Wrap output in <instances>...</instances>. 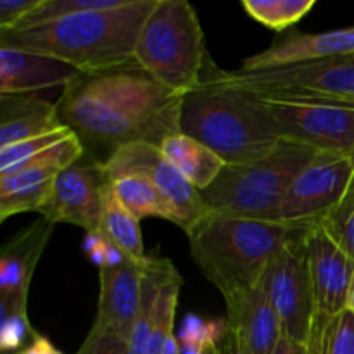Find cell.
Wrapping results in <instances>:
<instances>
[{"label":"cell","mask_w":354,"mask_h":354,"mask_svg":"<svg viewBox=\"0 0 354 354\" xmlns=\"http://www.w3.org/2000/svg\"><path fill=\"white\" fill-rule=\"evenodd\" d=\"M183 93L171 92L137 61L95 73H80L64 86L57 113L85 147L86 158L106 162L123 145L144 142L159 147L182 133Z\"/></svg>","instance_id":"6da1fadb"},{"label":"cell","mask_w":354,"mask_h":354,"mask_svg":"<svg viewBox=\"0 0 354 354\" xmlns=\"http://www.w3.org/2000/svg\"><path fill=\"white\" fill-rule=\"evenodd\" d=\"M156 0H127L109 10L78 12L28 30L0 33V44L50 55L80 73H95L135 61L138 33Z\"/></svg>","instance_id":"7a4b0ae2"},{"label":"cell","mask_w":354,"mask_h":354,"mask_svg":"<svg viewBox=\"0 0 354 354\" xmlns=\"http://www.w3.org/2000/svg\"><path fill=\"white\" fill-rule=\"evenodd\" d=\"M310 227L209 213L187 237L197 268L227 301L254 289L273 259Z\"/></svg>","instance_id":"3957f363"},{"label":"cell","mask_w":354,"mask_h":354,"mask_svg":"<svg viewBox=\"0 0 354 354\" xmlns=\"http://www.w3.org/2000/svg\"><path fill=\"white\" fill-rule=\"evenodd\" d=\"M180 130L211 149L225 165L254 162L282 142L258 99L206 76L183 93Z\"/></svg>","instance_id":"277c9868"},{"label":"cell","mask_w":354,"mask_h":354,"mask_svg":"<svg viewBox=\"0 0 354 354\" xmlns=\"http://www.w3.org/2000/svg\"><path fill=\"white\" fill-rule=\"evenodd\" d=\"M317 151L282 140L268 156L248 165H227L207 189L201 190L207 211L249 220L279 221L287 190Z\"/></svg>","instance_id":"5b68a950"},{"label":"cell","mask_w":354,"mask_h":354,"mask_svg":"<svg viewBox=\"0 0 354 354\" xmlns=\"http://www.w3.org/2000/svg\"><path fill=\"white\" fill-rule=\"evenodd\" d=\"M135 61L171 92L199 86L211 57L196 9L187 0H156L138 33Z\"/></svg>","instance_id":"8992f818"},{"label":"cell","mask_w":354,"mask_h":354,"mask_svg":"<svg viewBox=\"0 0 354 354\" xmlns=\"http://www.w3.org/2000/svg\"><path fill=\"white\" fill-rule=\"evenodd\" d=\"M204 76L254 97H297L354 102V55L261 71H223L209 61Z\"/></svg>","instance_id":"52a82bcc"},{"label":"cell","mask_w":354,"mask_h":354,"mask_svg":"<svg viewBox=\"0 0 354 354\" xmlns=\"http://www.w3.org/2000/svg\"><path fill=\"white\" fill-rule=\"evenodd\" d=\"M254 99L268 111L282 140L306 145L317 152H354V102L297 97Z\"/></svg>","instance_id":"ba28073f"},{"label":"cell","mask_w":354,"mask_h":354,"mask_svg":"<svg viewBox=\"0 0 354 354\" xmlns=\"http://www.w3.org/2000/svg\"><path fill=\"white\" fill-rule=\"evenodd\" d=\"M107 180L128 175H144L158 187L173 214V223L189 234L206 214L201 190L196 189L165 156L159 147L144 142L123 145L102 165Z\"/></svg>","instance_id":"9c48e42d"},{"label":"cell","mask_w":354,"mask_h":354,"mask_svg":"<svg viewBox=\"0 0 354 354\" xmlns=\"http://www.w3.org/2000/svg\"><path fill=\"white\" fill-rule=\"evenodd\" d=\"M353 182V154L317 152L287 190L279 211V221L318 225L342 203Z\"/></svg>","instance_id":"30bf717a"},{"label":"cell","mask_w":354,"mask_h":354,"mask_svg":"<svg viewBox=\"0 0 354 354\" xmlns=\"http://www.w3.org/2000/svg\"><path fill=\"white\" fill-rule=\"evenodd\" d=\"M313 227L294 239L266 272L270 303L279 317L282 334L306 348L317 318L306 258V237Z\"/></svg>","instance_id":"8fae6325"},{"label":"cell","mask_w":354,"mask_h":354,"mask_svg":"<svg viewBox=\"0 0 354 354\" xmlns=\"http://www.w3.org/2000/svg\"><path fill=\"white\" fill-rule=\"evenodd\" d=\"M102 162L83 158L59 173L40 216L55 223H69L85 232L100 230L102 194L107 187Z\"/></svg>","instance_id":"7c38bea8"},{"label":"cell","mask_w":354,"mask_h":354,"mask_svg":"<svg viewBox=\"0 0 354 354\" xmlns=\"http://www.w3.org/2000/svg\"><path fill=\"white\" fill-rule=\"evenodd\" d=\"M227 303V335L223 354H273L282 337L279 317L270 303L266 275L249 292Z\"/></svg>","instance_id":"4fadbf2b"},{"label":"cell","mask_w":354,"mask_h":354,"mask_svg":"<svg viewBox=\"0 0 354 354\" xmlns=\"http://www.w3.org/2000/svg\"><path fill=\"white\" fill-rule=\"evenodd\" d=\"M306 258L318 317L334 318L348 310L354 261L315 225L306 237Z\"/></svg>","instance_id":"5bb4252c"},{"label":"cell","mask_w":354,"mask_h":354,"mask_svg":"<svg viewBox=\"0 0 354 354\" xmlns=\"http://www.w3.org/2000/svg\"><path fill=\"white\" fill-rule=\"evenodd\" d=\"M145 263L147 258L144 261L128 259L121 266L99 270V303L92 328L113 332L128 341L140 310Z\"/></svg>","instance_id":"9a60e30c"},{"label":"cell","mask_w":354,"mask_h":354,"mask_svg":"<svg viewBox=\"0 0 354 354\" xmlns=\"http://www.w3.org/2000/svg\"><path fill=\"white\" fill-rule=\"evenodd\" d=\"M342 55H354V26L327 33H301L290 30L283 37L275 38L266 50L245 57L239 69L261 71Z\"/></svg>","instance_id":"2e32d148"},{"label":"cell","mask_w":354,"mask_h":354,"mask_svg":"<svg viewBox=\"0 0 354 354\" xmlns=\"http://www.w3.org/2000/svg\"><path fill=\"white\" fill-rule=\"evenodd\" d=\"M54 227L50 221L40 218L3 244L0 254V301L28 304L35 268L50 241Z\"/></svg>","instance_id":"e0dca14e"},{"label":"cell","mask_w":354,"mask_h":354,"mask_svg":"<svg viewBox=\"0 0 354 354\" xmlns=\"http://www.w3.org/2000/svg\"><path fill=\"white\" fill-rule=\"evenodd\" d=\"M80 71L61 59L0 44V95L66 86Z\"/></svg>","instance_id":"ac0fdd59"},{"label":"cell","mask_w":354,"mask_h":354,"mask_svg":"<svg viewBox=\"0 0 354 354\" xmlns=\"http://www.w3.org/2000/svg\"><path fill=\"white\" fill-rule=\"evenodd\" d=\"M62 127L57 106L37 93L0 95V149L52 133Z\"/></svg>","instance_id":"d6986e66"},{"label":"cell","mask_w":354,"mask_h":354,"mask_svg":"<svg viewBox=\"0 0 354 354\" xmlns=\"http://www.w3.org/2000/svg\"><path fill=\"white\" fill-rule=\"evenodd\" d=\"M61 171L59 168H31L0 176V220L30 211L40 213Z\"/></svg>","instance_id":"ffe728a7"},{"label":"cell","mask_w":354,"mask_h":354,"mask_svg":"<svg viewBox=\"0 0 354 354\" xmlns=\"http://www.w3.org/2000/svg\"><path fill=\"white\" fill-rule=\"evenodd\" d=\"M159 151L199 190L207 189L227 166L211 149L185 133L166 137L159 145Z\"/></svg>","instance_id":"44dd1931"},{"label":"cell","mask_w":354,"mask_h":354,"mask_svg":"<svg viewBox=\"0 0 354 354\" xmlns=\"http://www.w3.org/2000/svg\"><path fill=\"white\" fill-rule=\"evenodd\" d=\"M175 270L176 268L169 259L159 258V256H147L144 280H142L140 310H138L137 320H135L130 335H128V354H149L156 299H158L162 283L169 279V275Z\"/></svg>","instance_id":"7402d4cb"},{"label":"cell","mask_w":354,"mask_h":354,"mask_svg":"<svg viewBox=\"0 0 354 354\" xmlns=\"http://www.w3.org/2000/svg\"><path fill=\"white\" fill-rule=\"evenodd\" d=\"M100 232L104 237L118 245L128 258L135 261H144L147 258L144 251L140 220L135 218L114 196L111 183L102 194V216H100Z\"/></svg>","instance_id":"603a6c76"},{"label":"cell","mask_w":354,"mask_h":354,"mask_svg":"<svg viewBox=\"0 0 354 354\" xmlns=\"http://www.w3.org/2000/svg\"><path fill=\"white\" fill-rule=\"evenodd\" d=\"M113 189L116 199L138 220L154 216L162 218L173 223V214L165 197L158 190V187L151 182V178L144 175H128L113 180Z\"/></svg>","instance_id":"cb8c5ba5"},{"label":"cell","mask_w":354,"mask_h":354,"mask_svg":"<svg viewBox=\"0 0 354 354\" xmlns=\"http://www.w3.org/2000/svg\"><path fill=\"white\" fill-rule=\"evenodd\" d=\"M308 351L311 354H354V315L342 311L334 318H315Z\"/></svg>","instance_id":"d4e9b609"},{"label":"cell","mask_w":354,"mask_h":354,"mask_svg":"<svg viewBox=\"0 0 354 354\" xmlns=\"http://www.w3.org/2000/svg\"><path fill=\"white\" fill-rule=\"evenodd\" d=\"M315 6L317 0H242L245 14L273 31L292 28Z\"/></svg>","instance_id":"484cf974"},{"label":"cell","mask_w":354,"mask_h":354,"mask_svg":"<svg viewBox=\"0 0 354 354\" xmlns=\"http://www.w3.org/2000/svg\"><path fill=\"white\" fill-rule=\"evenodd\" d=\"M180 289H182V277L178 270L169 275V279L162 283L158 294L152 313V328H151V344L149 354H161L166 339L173 335V324H175L176 306H178Z\"/></svg>","instance_id":"4316f807"},{"label":"cell","mask_w":354,"mask_h":354,"mask_svg":"<svg viewBox=\"0 0 354 354\" xmlns=\"http://www.w3.org/2000/svg\"><path fill=\"white\" fill-rule=\"evenodd\" d=\"M127 0H44L33 12L28 14L12 30H28L38 24L50 23L61 17L90 10H109L121 7ZM9 30V31H12Z\"/></svg>","instance_id":"83f0119b"},{"label":"cell","mask_w":354,"mask_h":354,"mask_svg":"<svg viewBox=\"0 0 354 354\" xmlns=\"http://www.w3.org/2000/svg\"><path fill=\"white\" fill-rule=\"evenodd\" d=\"M37 335L28 318V304L0 303V351L19 353Z\"/></svg>","instance_id":"f1b7e54d"},{"label":"cell","mask_w":354,"mask_h":354,"mask_svg":"<svg viewBox=\"0 0 354 354\" xmlns=\"http://www.w3.org/2000/svg\"><path fill=\"white\" fill-rule=\"evenodd\" d=\"M73 133L69 127H62L59 130L52 131V133L41 135V137L30 138V140L17 142V144L9 145L6 149H0V176L10 175L16 171L17 168L33 159L40 152L47 151V149L54 147L55 144L62 142Z\"/></svg>","instance_id":"f546056e"},{"label":"cell","mask_w":354,"mask_h":354,"mask_svg":"<svg viewBox=\"0 0 354 354\" xmlns=\"http://www.w3.org/2000/svg\"><path fill=\"white\" fill-rule=\"evenodd\" d=\"M318 225L354 261V182L342 203Z\"/></svg>","instance_id":"4dcf8cb0"},{"label":"cell","mask_w":354,"mask_h":354,"mask_svg":"<svg viewBox=\"0 0 354 354\" xmlns=\"http://www.w3.org/2000/svg\"><path fill=\"white\" fill-rule=\"evenodd\" d=\"M227 335V320L225 318H206L197 313L185 315L178 332V341L187 344H196L207 349L220 346Z\"/></svg>","instance_id":"1f68e13d"},{"label":"cell","mask_w":354,"mask_h":354,"mask_svg":"<svg viewBox=\"0 0 354 354\" xmlns=\"http://www.w3.org/2000/svg\"><path fill=\"white\" fill-rule=\"evenodd\" d=\"M75 354H128V341L113 332L90 328L85 342Z\"/></svg>","instance_id":"d6a6232c"},{"label":"cell","mask_w":354,"mask_h":354,"mask_svg":"<svg viewBox=\"0 0 354 354\" xmlns=\"http://www.w3.org/2000/svg\"><path fill=\"white\" fill-rule=\"evenodd\" d=\"M44 0H0V33L12 30Z\"/></svg>","instance_id":"836d02e7"},{"label":"cell","mask_w":354,"mask_h":354,"mask_svg":"<svg viewBox=\"0 0 354 354\" xmlns=\"http://www.w3.org/2000/svg\"><path fill=\"white\" fill-rule=\"evenodd\" d=\"M16 354H64V353L59 351V349L55 348V346L52 344L45 335L38 334L37 337L26 346V348L21 349V351Z\"/></svg>","instance_id":"e575fe53"},{"label":"cell","mask_w":354,"mask_h":354,"mask_svg":"<svg viewBox=\"0 0 354 354\" xmlns=\"http://www.w3.org/2000/svg\"><path fill=\"white\" fill-rule=\"evenodd\" d=\"M273 354H308V348L306 346H301L297 344V342L290 341L289 337H286V335L282 334V337H280L279 344H277V349Z\"/></svg>","instance_id":"d590c367"},{"label":"cell","mask_w":354,"mask_h":354,"mask_svg":"<svg viewBox=\"0 0 354 354\" xmlns=\"http://www.w3.org/2000/svg\"><path fill=\"white\" fill-rule=\"evenodd\" d=\"M161 354H180V341H178V335H169L166 339L165 346H162Z\"/></svg>","instance_id":"8d00e7d4"},{"label":"cell","mask_w":354,"mask_h":354,"mask_svg":"<svg viewBox=\"0 0 354 354\" xmlns=\"http://www.w3.org/2000/svg\"><path fill=\"white\" fill-rule=\"evenodd\" d=\"M180 354H206V349L196 344H187V342H180Z\"/></svg>","instance_id":"74e56055"},{"label":"cell","mask_w":354,"mask_h":354,"mask_svg":"<svg viewBox=\"0 0 354 354\" xmlns=\"http://www.w3.org/2000/svg\"><path fill=\"white\" fill-rule=\"evenodd\" d=\"M348 311H351V313L354 315V277H353L351 287H349V296H348Z\"/></svg>","instance_id":"f35d334b"},{"label":"cell","mask_w":354,"mask_h":354,"mask_svg":"<svg viewBox=\"0 0 354 354\" xmlns=\"http://www.w3.org/2000/svg\"><path fill=\"white\" fill-rule=\"evenodd\" d=\"M206 354H223V353H221L220 346H213V348L206 349Z\"/></svg>","instance_id":"ab89813d"},{"label":"cell","mask_w":354,"mask_h":354,"mask_svg":"<svg viewBox=\"0 0 354 354\" xmlns=\"http://www.w3.org/2000/svg\"><path fill=\"white\" fill-rule=\"evenodd\" d=\"M2 354H16V353H2Z\"/></svg>","instance_id":"60d3db41"},{"label":"cell","mask_w":354,"mask_h":354,"mask_svg":"<svg viewBox=\"0 0 354 354\" xmlns=\"http://www.w3.org/2000/svg\"><path fill=\"white\" fill-rule=\"evenodd\" d=\"M353 158H354V152H353Z\"/></svg>","instance_id":"b9f144b4"},{"label":"cell","mask_w":354,"mask_h":354,"mask_svg":"<svg viewBox=\"0 0 354 354\" xmlns=\"http://www.w3.org/2000/svg\"><path fill=\"white\" fill-rule=\"evenodd\" d=\"M308 354H311V353H310V351H308Z\"/></svg>","instance_id":"7bdbcfd3"}]
</instances>
